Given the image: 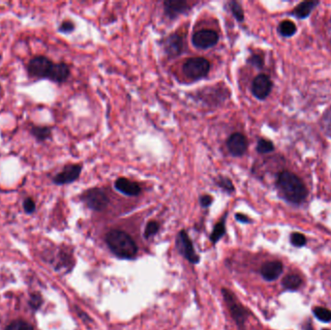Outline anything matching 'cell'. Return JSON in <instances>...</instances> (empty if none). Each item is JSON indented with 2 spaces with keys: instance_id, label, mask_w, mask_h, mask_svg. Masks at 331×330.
I'll return each instance as SVG.
<instances>
[{
  "instance_id": "obj_1",
  "label": "cell",
  "mask_w": 331,
  "mask_h": 330,
  "mask_svg": "<svg viewBox=\"0 0 331 330\" xmlns=\"http://www.w3.org/2000/svg\"><path fill=\"white\" fill-rule=\"evenodd\" d=\"M277 186L284 198L292 204L302 203L308 195L304 183L296 174L284 171L278 175Z\"/></svg>"
},
{
  "instance_id": "obj_2",
  "label": "cell",
  "mask_w": 331,
  "mask_h": 330,
  "mask_svg": "<svg viewBox=\"0 0 331 330\" xmlns=\"http://www.w3.org/2000/svg\"><path fill=\"white\" fill-rule=\"evenodd\" d=\"M106 242L111 251L121 259H134L138 253V246L132 237L123 231L113 230L106 235Z\"/></svg>"
},
{
  "instance_id": "obj_3",
  "label": "cell",
  "mask_w": 331,
  "mask_h": 330,
  "mask_svg": "<svg viewBox=\"0 0 331 330\" xmlns=\"http://www.w3.org/2000/svg\"><path fill=\"white\" fill-rule=\"evenodd\" d=\"M54 62L45 56H36L31 58L26 66L27 74L29 78L38 80L50 79Z\"/></svg>"
},
{
  "instance_id": "obj_4",
  "label": "cell",
  "mask_w": 331,
  "mask_h": 330,
  "mask_svg": "<svg viewBox=\"0 0 331 330\" xmlns=\"http://www.w3.org/2000/svg\"><path fill=\"white\" fill-rule=\"evenodd\" d=\"M81 200L93 211H103L109 205V198L106 192L101 188H90L81 195Z\"/></svg>"
},
{
  "instance_id": "obj_5",
  "label": "cell",
  "mask_w": 331,
  "mask_h": 330,
  "mask_svg": "<svg viewBox=\"0 0 331 330\" xmlns=\"http://www.w3.org/2000/svg\"><path fill=\"white\" fill-rule=\"evenodd\" d=\"M182 70L188 79L198 81L208 75L210 71V62L204 58H189L183 64Z\"/></svg>"
},
{
  "instance_id": "obj_6",
  "label": "cell",
  "mask_w": 331,
  "mask_h": 330,
  "mask_svg": "<svg viewBox=\"0 0 331 330\" xmlns=\"http://www.w3.org/2000/svg\"><path fill=\"white\" fill-rule=\"evenodd\" d=\"M229 89L225 86H209L198 92L199 99L208 106H220L229 97Z\"/></svg>"
},
{
  "instance_id": "obj_7",
  "label": "cell",
  "mask_w": 331,
  "mask_h": 330,
  "mask_svg": "<svg viewBox=\"0 0 331 330\" xmlns=\"http://www.w3.org/2000/svg\"><path fill=\"white\" fill-rule=\"evenodd\" d=\"M222 294H223L224 299L228 305V308L231 312L232 319L234 320V322H236V324L240 327H242L245 323L247 317H248L247 311L244 309V307H242V305L236 300V298L229 289H222Z\"/></svg>"
},
{
  "instance_id": "obj_8",
  "label": "cell",
  "mask_w": 331,
  "mask_h": 330,
  "mask_svg": "<svg viewBox=\"0 0 331 330\" xmlns=\"http://www.w3.org/2000/svg\"><path fill=\"white\" fill-rule=\"evenodd\" d=\"M83 171V165L80 164H68L62 171L52 177V182L56 185H67L77 181Z\"/></svg>"
},
{
  "instance_id": "obj_9",
  "label": "cell",
  "mask_w": 331,
  "mask_h": 330,
  "mask_svg": "<svg viewBox=\"0 0 331 330\" xmlns=\"http://www.w3.org/2000/svg\"><path fill=\"white\" fill-rule=\"evenodd\" d=\"M176 247L178 249L179 253L187 261H189L192 264H198L199 263V256L196 254L195 249L193 246V243H192L190 237L188 236L186 231H181L178 232L177 240H176Z\"/></svg>"
},
{
  "instance_id": "obj_10",
  "label": "cell",
  "mask_w": 331,
  "mask_h": 330,
  "mask_svg": "<svg viewBox=\"0 0 331 330\" xmlns=\"http://www.w3.org/2000/svg\"><path fill=\"white\" fill-rule=\"evenodd\" d=\"M219 41V35L212 29H201L195 32L192 37L193 45L200 49L207 50L214 47Z\"/></svg>"
},
{
  "instance_id": "obj_11",
  "label": "cell",
  "mask_w": 331,
  "mask_h": 330,
  "mask_svg": "<svg viewBox=\"0 0 331 330\" xmlns=\"http://www.w3.org/2000/svg\"><path fill=\"white\" fill-rule=\"evenodd\" d=\"M273 83L270 78L265 74L258 75L252 83V93L259 100H265L272 90Z\"/></svg>"
},
{
  "instance_id": "obj_12",
  "label": "cell",
  "mask_w": 331,
  "mask_h": 330,
  "mask_svg": "<svg viewBox=\"0 0 331 330\" xmlns=\"http://www.w3.org/2000/svg\"><path fill=\"white\" fill-rule=\"evenodd\" d=\"M227 149L233 157H241L245 154L248 148L246 137L241 133H234L227 140Z\"/></svg>"
},
{
  "instance_id": "obj_13",
  "label": "cell",
  "mask_w": 331,
  "mask_h": 330,
  "mask_svg": "<svg viewBox=\"0 0 331 330\" xmlns=\"http://www.w3.org/2000/svg\"><path fill=\"white\" fill-rule=\"evenodd\" d=\"M190 9L189 3L184 0H168L164 2L166 17L170 20H174L180 15L186 14Z\"/></svg>"
},
{
  "instance_id": "obj_14",
  "label": "cell",
  "mask_w": 331,
  "mask_h": 330,
  "mask_svg": "<svg viewBox=\"0 0 331 330\" xmlns=\"http://www.w3.org/2000/svg\"><path fill=\"white\" fill-rule=\"evenodd\" d=\"M164 50L169 58H177L183 50V38L179 34H171L164 41Z\"/></svg>"
},
{
  "instance_id": "obj_15",
  "label": "cell",
  "mask_w": 331,
  "mask_h": 330,
  "mask_svg": "<svg viewBox=\"0 0 331 330\" xmlns=\"http://www.w3.org/2000/svg\"><path fill=\"white\" fill-rule=\"evenodd\" d=\"M116 190L128 197H136L141 194V188L139 183L132 181L126 177H118L115 182Z\"/></svg>"
},
{
  "instance_id": "obj_16",
  "label": "cell",
  "mask_w": 331,
  "mask_h": 330,
  "mask_svg": "<svg viewBox=\"0 0 331 330\" xmlns=\"http://www.w3.org/2000/svg\"><path fill=\"white\" fill-rule=\"evenodd\" d=\"M283 272V264L281 262L274 261L265 263L261 268V274L266 281L276 280Z\"/></svg>"
},
{
  "instance_id": "obj_17",
  "label": "cell",
  "mask_w": 331,
  "mask_h": 330,
  "mask_svg": "<svg viewBox=\"0 0 331 330\" xmlns=\"http://www.w3.org/2000/svg\"><path fill=\"white\" fill-rule=\"evenodd\" d=\"M71 75L70 67L65 62L54 63L49 81L57 83H63L68 81Z\"/></svg>"
},
{
  "instance_id": "obj_18",
  "label": "cell",
  "mask_w": 331,
  "mask_h": 330,
  "mask_svg": "<svg viewBox=\"0 0 331 330\" xmlns=\"http://www.w3.org/2000/svg\"><path fill=\"white\" fill-rule=\"evenodd\" d=\"M29 134L33 137L37 142H45L46 140H50L51 138L52 131L49 126H37L31 124Z\"/></svg>"
},
{
  "instance_id": "obj_19",
  "label": "cell",
  "mask_w": 331,
  "mask_h": 330,
  "mask_svg": "<svg viewBox=\"0 0 331 330\" xmlns=\"http://www.w3.org/2000/svg\"><path fill=\"white\" fill-rule=\"evenodd\" d=\"M319 5L318 1H304L298 4L296 9L292 11V14L298 19H306L312 13L315 7Z\"/></svg>"
},
{
  "instance_id": "obj_20",
  "label": "cell",
  "mask_w": 331,
  "mask_h": 330,
  "mask_svg": "<svg viewBox=\"0 0 331 330\" xmlns=\"http://www.w3.org/2000/svg\"><path fill=\"white\" fill-rule=\"evenodd\" d=\"M226 216L227 214L225 215L223 217V219L221 221H219L218 223L216 224L214 226V229H213V231L211 232L210 234V240L213 244L217 243L219 240H221L223 237L224 234L226 233Z\"/></svg>"
},
{
  "instance_id": "obj_21",
  "label": "cell",
  "mask_w": 331,
  "mask_h": 330,
  "mask_svg": "<svg viewBox=\"0 0 331 330\" xmlns=\"http://www.w3.org/2000/svg\"><path fill=\"white\" fill-rule=\"evenodd\" d=\"M278 30L282 36L291 37L296 34L298 28H297V25H295V23H292L291 21H283L279 25Z\"/></svg>"
},
{
  "instance_id": "obj_22",
  "label": "cell",
  "mask_w": 331,
  "mask_h": 330,
  "mask_svg": "<svg viewBox=\"0 0 331 330\" xmlns=\"http://www.w3.org/2000/svg\"><path fill=\"white\" fill-rule=\"evenodd\" d=\"M302 283L301 278L297 274H289L283 279V287L287 289H296L300 287Z\"/></svg>"
},
{
  "instance_id": "obj_23",
  "label": "cell",
  "mask_w": 331,
  "mask_h": 330,
  "mask_svg": "<svg viewBox=\"0 0 331 330\" xmlns=\"http://www.w3.org/2000/svg\"><path fill=\"white\" fill-rule=\"evenodd\" d=\"M215 183L219 188H221L224 192H226L228 194H232L235 191V188L233 186V183H232V180L227 176L220 175L219 177L216 178Z\"/></svg>"
},
{
  "instance_id": "obj_24",
  "label": "cell",
  "mask_w": 331,
  "mask_h": 330,
  "mask_svg": "<svg viewBox=\"0 0 331 330\" xmlns=\"http://www.w3.org/2000/svg\"><path fill=\"white\" fill-rule=\"evenodd\" d=\"M230 9H231L232 16L234 17V19L237 22H240V23L244 22V19H245L244 11H243L242 6L240 5L238 2H236V1H231L230 2Z\"/></svg>"
},
{
  "instance_id": "obj_25",
  "label": "cell",
  "mask_w": 331,
  "mask_h": 330,
  "mask_svg": "<svg viewBox=\"0 0 331 330\" xmlns=\"http://www.w3.org/2000/svg\"><path fill=\"white\" fill-rule=\"evenodd\" d=\"M274 150L273 142L271 140L260 139L258 140L257 151L260 154L270 153Z\"/></svg>"
},
{
  "instance_id": "obj_26",
  "label": "cell",
  "mask_w": 331,
  "mask_h": 330,
  "mask_svg": "<svg viewBox=\"0 0 331 330\" xmlns=\"http://www.w3.org/2000/svg\"><path fill=\"white\" fill-rule=\"evenodd\" d=\"M5 330H34V328L29 322L23 320H17L8 324Z\"/></svg>"
},
{
  "instance_id": "obj_27",
  "label": "cell",
  "mask_w": 331,
  "mask_h": 330,
  "mask_svg": "<svg viewBox=\"0 0 331 330\" xmlns=\"http://www.w3.org/2000/svg\"><path fill=\"white\" fill-rule=\"evenodd\" d=\"M314 314L316 318L323 322H328L331 321V312L323 307H316L314 309Z\"/></svg>"
},
{
  "instance_id": "obj_28",
  "label": "cell",
  "mask_w": 331,
  "mask_h": 330,
  "mask_svg": "<svg viewBox=\"0 0 331 330\" xmlns=\"http://www.w3.org/2000/svg\"><path fill=\"white\" fill-rule=\"evenodd\" d=\"M160 229V225L156 221H150L146 225L145 230H144V237L145 239H149L153 235H155L159 231Z\"/></svg>"
},
{
  "instance_id": "obj_29",
  "label": "cell",
  "mask_w": 331,
  "mask_h": 330,
  "mask_svg": "<svg viewBox=\"0 0 331 330\" xmlns=\"http://www.w3.org/2000/svg\"><path fill=\"white\" fill-rule=\"evenodd\" d=\"M290 242L293 246L297 247H302L306 244V237L299 232H295L290 235Z\"/></svg>"
},
{
  "instance_id": "obj_30",
  "label": "cell",
  "mask_w": 331,
  "mask_h": 330,
  "mask_svg": "<svg viewBox=\"0 0 331 330\" xmlns=\"http://www.w3.org/2000/svg\"><path fill=\"white\" fill-rule=\"evenodd\" d=\"M76 28V25H75L73 22L71 21H63L60 25L58 26V32L60 33L64 34H69L72 33Z\"/></svg>"
},
{
  "instance_id": "obj_31",
  "label": "cell",
  "mask_w": 331,
  "mask_h": 330,
  "mask_svg": "<svg viewBox=\"0 0 331 330\" xmlns=\"http://www.w3.org/2000/svg\"><path fill=\"white\" fill-rule=\"evenodd\" d=\"M23 207H24V210L26 214H32L36 211V204H35L33 198H30V197L25 198V200L23 203Z\"/></svg>"
},
{
  "instance_id": "obj_32",
  "label": "cell",
  "mask_w": 331,
  "mask_h": 330,
  "mask_svg": "<svg viewBox=\"0 0 331 330\" xmlns=\"http://www.w3.org/2000/svg\"><path fill=\"white\" fill-rule=\"evenodd\" d=\"M247 62H248L249 64H251V65L256 67V68H259V69H261L264 66V58H263V57H261L260 54L251 56L248 58Z\"/></svg>"
},
{
  "instance_id": "obj_33",
  "label": "cell",
  "mask_w": 331,
  "mask_h": 330,
  "mask_svg": "<svg viewBox=\"0 0 331 330\" xmlns=\"http://www.w3.org/2000/svg\"><path fill=\"white\" fill-rule=\"evenodd\" d=\"M42 303H43V299L39 294H33L30 296L29 305L33 310H38L41 307Z\"/></svg>"
},
{
  "instance_id": "obj_34",
  "label": "cell",
  "mask_w": 331,
  "mask_h": 330,
  "mask_svg": "<svg viewBox=\"0 0 331 330\" xmlns=\"http://www.w3.org/2000/svg\"><path fill=\"white\" fill-rule=\"evenodd\" d=\"M212 201H213V198L210 195H203L199 198V204L203 207H210Z\"/></svg>"
},
{
  "instance_id": "obj_35",
  "label": "cell",
  "mask_w": 331,
  "mask_h": 330,
  "mask_svg": "<svg viewBox=\"0 0 331 330\" xmlns=\"http://www.w3.org/2000/svg\"><path fill=\"white\" fill-rule=\"evenodd\" d=\"M235 219H236L238 222H240V223H251V220H250V218H249L248 216L242 214V213H237V214H235Z\"/></svg>"
},
{
  "instance_id": "obj_36",
  "label": "cell",
  "mask_w": 331,
  "mask_h": 330,
  "mask_svg": "<svg viewBox=\"0 0 331 330\" xmlns=\"http://www.w3.org/2000/svg\"><path fill=\"white\" fill-rule=\"evenodd\" d=\"M305 330H314L310 321H308V322H307L306 326H305Z\"/></svg>"
},
{
  "instance_id": "obj_37",
  "label": "cell",
  "mask_w": 331,
  "mask_h": 330,
  "mask_svg": "<svg viewBox=\"0 0 331 330\" xmlns=\"http://www.w3.org/2000/svg\"><path fill=\"white\" fill-rule=\"evenodd\" d=\"M323 330H329V329H323Z\"/></svg>"
}]
</instances>
